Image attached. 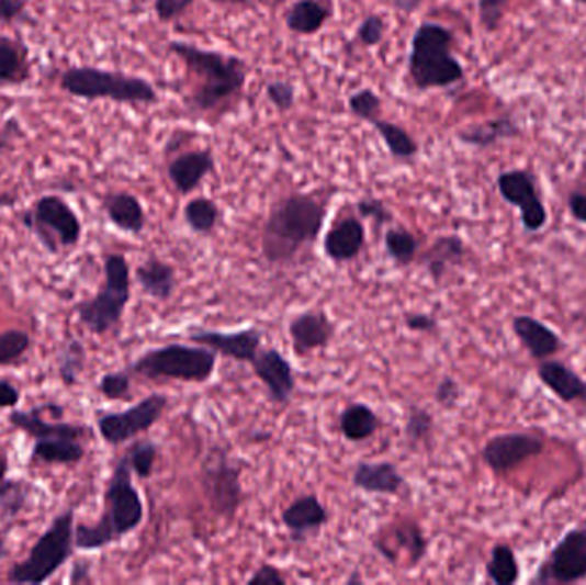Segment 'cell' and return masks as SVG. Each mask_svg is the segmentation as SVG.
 I'll list each match as a JSON object with an SVG mask.
<instances>
[{"label": "cell", "instance_id": "28", "mask_svg": "<svg viewBox=\"0 0 586 585\" xmlns=\"http://www.w3.org/2000/svg\"><path fill=\"white\" fill-rule=\"evenodd\" d=\"M136 282L146 295L165 303L177 289L176 268L158 258H149L136 268Z\"/></svg>", "mask_w": 586, "mask_h": 585}, {"label": "cell", "instance_id": "13", "mask_svg": "<svg viewBox=\"0 0 586 585\" xmlns=\"http://www.w3.org/2000/svg\"><path fill=\"white\" fill-rule=\"evenodd\" d=\"M545 450V440L537 432H505L491 438L482 448V460L494 474H508L527 460L536 459Z\"/></svg>", "mask_w": 586, "mask_h": 585}, {"label": "cell", "instance_id": "26", "mask_svg": "<svg viewBox=\"0 0 586 585\" xmlns=\"http://www.w3.org/2000/svg\"><path fill=\"white\" fill-rule=\"evenodd\" d=\"M465 252V243H463L462 237L441 236L430 244V248L424 252L422 263L426 265L430 279L439 283L448 275L450 268L463 263Z\"/></svg>", "mask_w": 586, "mask_h": 585}, {"label": "cell", "instance_id": "18", "mask_svg": "<svg viewBox=\"0 0 586 585\" xmlns=\"http://www.w3.org/2000/svg\"><path fill=\"white\" fill-rule=\"evenodd\" d=\"M215 166L212 149H194L173 158L167 167V173L180 194H189L198 189L210 173L215 172Z\"/></svg>", "mask_w": 586, "mask_h": 585}, {"label": "cell", "instance_id": "8", "mask_svg": "<svg viewBox=\"0 0 586 585\" xmlns=\"http://www.w3.org/2000/svg\"><path fill=\"white\" fill-rule=\"evenodd\" d=\"M105 282L94 297L76 306L79 322L94 335H105L121 323L131 301V268L124 255H109L103 261Z\"/></svg>", "mask_w": 586, "mask_h": 585}, {"label": "cell", "instance_id": "19", "mask_svg": "<svg viewBox=\"0 0 586 585\" xmlns=\"http://www.w3.org/2000/svg\"><path fill=\"white\" fill-rule=\"evenodd\" d=\"M365 246V227L357 216H345L333 225L323 239V249L335 263L356 260Z\"/></svg>", "mask_w": 586, "mask_h": 585}, {"label": "cell", "instance_id": "61", "mask_svg": "<svg viewBox=\"0 0 586 585\" xmlns=\"http://www.w3.org/2000/svg\"><path fill=\"white\" fill-rule=\"evenodd\" d=\"M576 2H582V4H586V0H576Z\"/></svg>", "mask_w": 586, "mask_h": 585}, {"label": "cell", "instance_id": "58", "mask_svg": "<svg viewBox=\"0 0 586 585\" xmlns=\"http://www.w3.org/2000/svg\"><path fill=\"white\" fill-rule=\"evenodd\" d=\"M9 472L8 457L0 452V481L5 480V475Z\"/></svg>", "mask_w": 586, "mask_h": 585}, {"label": "cell", "instance_id": "49", "mask_svg": "<svg viewBox=\"0 0 586 585\" xmlns=\"http://www.w3.org/2000/svg\"><path fill=\"white\" fill-rule=\"evenodd\" d=\"M462 398V386L454 378L444 376L436 389V402L442 409H453Z\"/></svg>", "mask_w": 586, "mask_h": 585}, {"label": "cell", "instance_id": "21", "mask_svg": "<svg viewBox=\"0 0 586 585\" xmlns=\"http://www.w3.org/2000/svg\"><path fill=\"white\" fill-rule=\"evenodd\" d=\"M512 331L520 340L521 346L528 350V353L539 361L551 358L564 347L560 335L555 334L551 326L533 318V316H515L512 318Z\"/></svg>", "mask_w": 586, "mask_h": 585}, {"label": "cell", "instance_id": "29", "mask_svg": "<svg viewBox=\"0 0 586 585\" xmlns=\"http://www.w3.org/2000/svg\"><path fill=\"white\" fill-rule=\"evenodd\" d=\"M333 9L320 0H297L286 11V29L297 35H316L325 29Z\"/></svg>", "mask_w": 586, "mask_h": 585}, {"label": "cell", "instance_id": "12", "mask_svg": "<svg viewBox=\"0 0 586 585\" xmlns=\"http://www.w3.org/2000/svg\"><path fill=\"white\" fill-rule=\"evenodd\" d=\"M169 407V397L164 393H151L122 413H110L98 419V431L109 445L125 443L137 435L149 431Z\"/></svg>", "mask_w": 586, "mask_h": 585}, {"label": "cell", "instance_id": "27", "mask_svg": "<svg viewBox=\"0 0 586 585\" xmlns=\"http://www.w3.org/2000/svg\"><path fill=\"white\" fill-rule=\"evenodd\" d=\"M32 78L27 48L11 36H0V87H20Z\"/></svg>", "mask_w": 586, "mask_h": 585}, {"label": "cell", "instance_id": "35", "mask_svg": "<svg viewBox=\"0 0 586 585\" xmlns=\"http://www.w3.org/2000/svg\"><path fill=\"white\" fill-rule=\"evenodd\" d=\"M184 221L192 233L207 236L215 230L219 221V209L210 198H194L184 206Z\"/></svg>", "mask_w": 586, "mask_h": 585}, {"label": "cell", "instance_id": "45", "mask_svg": "<svg viewBox=\"0 0 586 585\" xmlns=\"http://www.w3.org/2000/svg\"><path fill=\"white\" fill-rule=\"evenodd\" d=\"M384 33H386V21H384L380 14H369V16L359 24L356 40L360 45L371 48L383 42Z\"/></svg>", "mask_w": 586, "mask_h": 585}, {"label": "cell", "instance_id": "47", "mask_svg": "<svg viewBox=\"0 0 586 585\" xmlns=\"http://www.w3.org/2000/svg\"><path fill=\"white\" fill-rule=\"evenodd\" d=\"M357 212L362 218H368V221L374 222L380 227L393 222V215H391L390 210L377 198H362V200L357 201Z\"/></svg>", "mask_w": 586, "mask_h": 585}, {"label": "cell", "instance_id": "4", "mask_svg": "<svg viewBox=\"0 0 586 585\" xmlns=\"http://www.w3.org/2000/svg\"><path fill=\"white\" fill-rule=\"evenodd\" d=\"M453 32L439 23L415 30L408 56V76L417 90H442L462 81V63L453 56Z\"/></svg>", "mask_w": 586, "mask_h": 585}, {"label": "cell", "instance_id": "6", "mask_svg": "<svg viewBox=\"0 0 586 585\" xmlns=\"http://www.w3.org/2000/svg\"><path fill=\"white\" fill-rule=\"evenodd\" d=\"M75 508H67L52 520L36 539L26 560L9 570L12 584L40 585L54 577L75 551Z\"/></svg>", "mask_w": 586, "mask_h": 585}, {"label": "cell", "instance_id": "14", "mask_svg": "<svg viewBox=\"0 0 586 585\" xmlns=\"http://www.w3.org/2000/svg\"><path fill=\"white\" fill-rule=\"evenodd\" d=\"M497 189L509 205L521 213V224L528 233H539L548 224V210L543 206L536 182L525 170H508L497 177Z\"/></svg>", "mask_w": 586, "mask_h": 585}, {"label": "cell", "instance_id": "40", "mask_svg": "<svg viewBox=\"0 0 586 585\" xmlns=\"http://www.w3.org/2000/svg\"><path fill=\"white\" fill-rule=\"evenodd\" d=\"M124 457L139 480H148V477H151L155 464H157V443H153L149 440L136 441V443L127 448Z\"/></svg>", "mask_w": 586, "mask_h": 585}, {"label": "cell", "instance_id": "20", "mask_svg": "<svg viewBox=\"0 0 586 585\" xmlns=\"http://www.w3.org/2000/svg\"><path fill=\"white\" fill-rule=\"evenodd\" d=\"M329 515L316 495L298 496L282 511L283 526L295 541H304L328 522Z\"/></svg>", "mask_w": 586, "mask_h": 585}, {"label": "cell", "instance_id": "44", "mask_svg": "<svg viewBox=\"0 0 586 585\" xmlns=\"http://www.w3.org/2000/svg\"><path fill=\"white\" fill-rule=\"evenodd\" d=\"M98 390L109 401H127L131 398V374L127 371L103 374Z\"/></svg>", "mask_w": 586, "mask_h": 585}, {"label": "cell", "instance_id": "32", "mask_svg": "<svg viewBox=\"0 0 586 585\" xmlns=\"http://www.w3.org/2000/svg\"><path fill=\"white\" fill-rule=\"evenodd\" d=\"M516 134H518V127H516L515 122L511 119L503 117L460 131L458 138L465 145L487 148V146L494 145L499 139L512 138Z\"/></svg>", "mask_w": 586, "mask_h": 585}, {"label": "cell", "instance_id": "11", "mask_svg": "<svg viewBox=\"0 0 586 585\" xmlns=\"http://www.w3.org/2000/svg\"><path fill=\"white\" fill-rule=\"evenodd\" d=\"M586 578V527L567 530L530 584H575Z\"/></svg>", "mask_w": 586, "mask_h": 585}, {"label": "cell", "instance_id": "17", "mask_svg": "<svg viewBox=\"0 0 586 585\" xmlns=\"http://www.w3.org/2000/svg\"><path fill=\"white\" fill-rule=\"evenodd\" d=\"M289 335L293 352L304 358L313 350L328 347L335 335V325L323 310L305 311L290 322Z\"/></svg>", "mask_w": 586, "mask_h": 585}, {"label": "cell", "instance_id": "53", "mask_svg": "<svg viewBox=\"0 0 586 585\" xmlns=\"http://www.w3.org/2000/svg\"><path fill=\"white\" fill-rule=\"evenodd\" d=\"M405 326L417 334H432L438 330L439 323L435 316L427 313H408L405 315Z\"/></svg>", "mask_w": 586, "mask_h": 585}, {"label": "cell", "instance_id": "46", "mask_svg": "<svg viewBox=\"0 0 586 585\" xmlns=\"http://www.w3.org/2000/svg\"><path fill=\"white\" fill-rule=\"evenodd\" d=\"M511 0H478V21L485 32H496Z\"/></svg>", "mask_w": 586, "mask_h": 585}, {"label": "cell", "instance_id": "15", "mask_svg": "<svg viewBox=\"0 0 586 585\" xmlns=\"http://www.w3.org/2000/svg\"><path fill=\"white\" fill-rule=\"evenodd\" d=\"M262 334L259 328H246L239 331H215L198 330L189 335V340L210 347L216 353H222L225 358L234 359L237 362H249L252 364L256 356L262 346Z\"/></svg>", "mask_w": 586, "mask_h": 585}, {"label": "cell", "instance_id": "24", "mask_svg": "<svg viewBox=\"0 0 586 585\" xmlns=\"http://www.w3.org/2000/svg\"><path fill=\"white\" fill-rule=\"evenodd\" d=\"M44 414V405H38L32 410H12L9 414V423L14 428L21 429L35 440H44V438L55 437H71V438H87L90 435V429L87 426L69 425V423H48L42 417Z\"/></svg>", "mask_w": 586, "mask_h": 585}, {"label": "cell", "instance_id": "57", "mask_svg": "<svg viewBox=\"0 0 586 585\" xmlns=\"http://www.w3.org/2000/svg\"><path fill=\"white\" fill-rule=\"evenodd\" d=\"M90 581V566L82 565L81 572H79L78 566H75V570H72L71 578H69V582H72V584H76V582H88Z\"/></svg>", "mask_w": 586, "mask_h": 585}, {"label": "cell", "instance_id": "5", "mask_svg": "<svg viewBox=\"0 0 586 585\" xmlns=\"http://www.w3.org/2000/svg\"><path fill=\"white\" fill-rule=\"evenodd\" d=\"M64 93L82 100H112L125 105H155L158 93L149 81L102 67L71 66L60 75Z\"/></svg>", "mask_w": 586, "mask_h": 585}, {"label": "cell", "instance_id": "38", "mask_svg": "<svg viewBox=\"0 0 586 585\" xmlns=\"http://www.w3.org/2000/svg\"><path fill=\"white\" fill-rule=\"evenodd\" d=\"M391 536L395 539L396 547L403 548V551L410 558L412 565H417L427 553V539L424 536L422 529L415 522L398 524V526L391 527Z\"/></svg>", "mask_w": 586, "mask_h": 585}, {"label": "cell", "instance_id": "42", "mask_svg": "<svg viewBox=\"0 0 586 585\" xmlns=\"http://www.w3.org/2000/svg\"><path fill=\"white\" fill-rule=\"evenodd\" d=\"M30 347H32V338L26 331H0V365L16 364Z\"/></svg>", "mask_w": 586, "mask_h": 585}, {"label": "cell", "instance_id": "1", "mask_svg": "<svg viewBox=\"0 0 586 585\" xmlns=\"http://www.w3.org/2000/svg\"><path fill=\"white\" fill-rule=\"evenodd\" d=\"M328 209L311 194L293 193L278 201L262 230V256L271 265H289L316 243Z\"/></svg>", "mask_w": 586, "mask_h": 585}, {"label": "cell", "instance_id": "41", "mask_svg": "<svg viewBox=\"0 0 586 585\" xmlns=\"http://www.w3.org/2000/svg\"><path fill=\"white\" fill-rule=\"evenodd\" d=\"M435 432V416L420 405H412L408 410L407 425H405V437L410 447L427 443Z\"/></svg>", "mask_w": 586, "mask_h": 585}, {"label": "cell", "instance_id": "54", "mask_svg": "<svg viewBox=\"0 0 586 585\" xmlns=\"http://www.w3.org/2000/svg\"><path fill=\"white\" fill-rule=\"evenodd\" d=\"M20 401V390L11 381L0 380V409H14Z\"/></svg>", "mask_w": 586, "mask_h": 585}, {"label": "cell", "instance_id": "7", "mask_svg": "<svg viewBox=\"0 0 586 585\" xmlns=\"http://www.w3.org/2000/svg\"><path fill=\"white\" fill-rule=\"evenodd\" d=\"M218 353L210 347L169 344L148 350L131 364L129 371L148 380L185 381V383H206L215 373Z\"/></svg>", "mask_w": 586, "mask_h": 585}, {"label": "cell", "instance_id": "33", "mask_svg": "<svg viewBox=\"0 0 586 585\" xmlns=\"http://www.w3.org/2000/svg\"><path fill=\"white\" fill-rule=\"evenodd\" d=\"M488 581L496 585H515L520 581V563L509 544H496L491 551V558L485 563Z\"/></svg>", "mask_w": 586, "mask_h": 585}, {"label": "cell", "instance_id": "55", "mask_svg": "<svg viewBox=\"0 0 586 585\" xmlns=\"http://www.w3.org/2000/svg\"><path fill=\"white\" fill-rule=\"evenodd\" d=\"M567 206H570L571 215L575 221L586 224V189L585 191H575L570 194L567 200Z\"/></svg>", "mask_w": 586, "mask_h": 585}, {"label": "cell", "instance_id": "36", "mask_svg": "<svg viewBox=\"0 0 586 585\" xmlns=\"http://www.w3.org/2000/svg\"><path fill=\"white\" fill-rule=\"evenodd\" d=\"M384 248L398 267H408L417 258L418 240L407 228H390L384 236Z\"/></svg>", "mask_w": 586, "mask_h": 585}, {"label": "cell", "instance_id": "60", "mask_svg": "<svg viewBox=\"0 0 586 585\" xmlns=\"http://www.w3.org/2000/svg\"><path fill=\"white\" fill-rule=\"evenodd\" d=\"M216 4L250 5V0H213Z\"/></svg>", "mask_w": 586, "mask_h": 585}, {"label": "cell", "instance_id": "2", "mask_svg": "<svg viewBox=\"0 0 586 585\" xmlns=\"http://www.w3.org/2000/svg\"><path fill=\"white\" fill-rule=\"evenodd\" d=\"M105 508L97 524L75 527V547L81 551H97L121 541L142 526L145 505L133 483V469L125 457L119 459L103 495Z\"/></svg>", "mask_w": 586, "mask_h": 585}, {"label": "cell", "instance_id": "59", "mask_svg": "<svg viewBox=\"0 0 586 585\" xmlns=\"http://www.w3.org/2000/svg\"><path fill=\"white\" fill-rule=\"evenodd\" d=\"M8 554L9 550L8 544H5V532L4 530H0V562H2Z\"/></svg>", "mask_w": 586, "mask_h": 585}, {"label": "cell", "instance_id": "10", "mask_svg": "<svg viewBox=\"0 0 586 585\" xmlns=\"http://www.w3.org/2000/svg\"><path fill=\"white\" fill-rule=\"evenodd\" d=\"M201 486L210 507L219 517H235L244 502L239 465L232 464L227 453H210L201 471Z\"/></svg>", "mask_w": 586, "mask_h": 585}, {"label": "cell", "instance_id": "9", "mask_svg": "<svg viewBox=\"0 0 586 585\" xmlns=\"http://www.w3.org/2000/svg\"><path fill=\"white\" fill-rule=\"evenodd\" d=\"M20 218L48 252L72 248L81 239L82 225L78 213L57 194L38 198L32 209L21 213Z\"/></svg>", "mask_w": 586, "mask_h": 585}, {"label": "cell", "instance_id": "37", "mask_svg": "<svg viewBox=\"0 0 586 585\" xmlns=\"http://www.w3.org/2000/svg\"><path fill=\"white\" fill-rule=\"evenodd\" d=\"M87 364V349L78 338H69L57 358V368L64 385L75 386Z\"/></svg>", "mask_w": 586, "mask_h": 585}, {"label": "cell", "instance_id": "31", "mask_svg": "<svg viewBox=\"0 0 586 585\" xmlns=\"http://www.w3.org/2000/svg\"><path fill=\"white\" fill-rule=\"evenodd\" d=\"M381 417L375 414L372 407L362 402H353L347 405L340 416L341 435L348 441L359 443V441L369 440L380 431Z\"/></svg>", "mask_w": 586, "mask_h": 585}, {"label": "cell", "instance_id": "30", "mask_svg": "<svg viewBox=\"0 0 586 585\" xmlns=\"http://www.w3.org/2000/svg\"><path fill=\"white\" fill-rule=\"evenodd\" d=\"M84 457V447L79 438L55 437L35 440L32 462L54 465H75Z\"/></svg>", "mask_w": 586, "mask_h": 585}, {"label": "cell", "instance_id": "34", "mask_svg": "<svg viewBox=\"0 0 586 585\" xmlns=\"http://www.w3.org/2000/svg\"><path fill=\"white\" fill-rule=\"evenodd\" d=\"M371 124L393 157L398 158V160H412V158L417 157L418 145L405 127L380 117L374 119Z\"/></svg>", "mask_w": 586, "mask_h": 585}, {"label": "cell", "instance_id": "43", "mask_svg": "<svg viewBox=\"0 0 586 585\" xmlns=\"http://www.w3.org/2000/svg\"><path fill=\"white\" fill-rule=\"evenodd\" d=\"M348 109L360 121H365L371 124L374 119L380 117L381 109H383V100L380 94L372 91L371 88H362L350 94L348 99Z\"/></svg>", "mask_w": 586, "mask_h": 585}, {"label": "cell", "instance_id": "52", "mask_svg": "<svg viewBox=\"0 0 586 585\" xmlns=\"http://www.w3.org/2000/svg\"><path fill=\"white\" fill-rule=\"evenodd\" d=\"M27 0H0V26L18 23L26 12Z\"/></svg>", "mask_w": 586, "mask_h": 585}, {"label": "cell", "instance_id": "50", "mask_svg": "<svg viewBox=\"0 0 586 585\" xmlns=\"http://www.w3.org/2000/svg\"><path fill=\"white\" fill-rule=\"evenodd\" d=\"M192 4L194 0H155V12L161 23H170L179 20Z\"/></svg>", "mask_w": 586, "mask_h": 585}, {"label": "cell", "instance_id": "51", "mask_svg": "<svg viewBox=\"0 0 586 585\" xmlns=\"http://www.w3.org/2000/svg\"><path fill=\"white\" fill-rule=\"evenodd\" d=\"M286 577L282 570L273 565H262L250 575L247 585H285Z\"/></svg>", "mask_w": 586, "mask_h": 585}, {"label": "cell", "instance_id": "25", "mask_svg": "<svg viewBox=\"0 0 586 585\" xmlns=\"http://www.w3.org/2000/svg\"><path fill=\"white\" fill-rule=\"evenodd\" d=\"M103 210L109 221L122 233L137 236L145 230V209H143L142 201L137 200L134 194L125 193V191L106 194L103 200Z\"/></svg>", "mask_w": 586, "mask_h": 585}, {"label": "cell", "instance_id": "16", "mask_svg": "<svg viewBox=\"0 0 586 585\" xmlns=\"http://www.w3.org/2000/svg\"><path fill=\"white\" fill-rule=\"evenodd\" d=\"M256 376L264 383L274 404H286L295 390V373L289 359L274 347L261 349L252 361Z\"/></svg>", "mask_w": 586, "mask_h": 585}, {"label": "cell", "instance_id": "56", "mask_svg": "<svg viewBox=\"0 0 586 585\" xmlns=\"http://www.w3.org/2000/svg\"><path fill=\"white\" fill-rule=\"evenodd\" d=\"M422 4L424 0H393L396 11L403 12V14H412Z\"/></svg>", "mask_w": 586, "mask_h": 585}, {"label": "cell", "instance_id": "39", "mask_svg": "<svg viewBox=\"0 0 586 585\" xmlns=\"http://www.w3.org/2000/svg\"><path fill=\"white\" fill-rule=\"evenodd\" d=\"M30 486L24 481L5 480L0 481V517L2 519H14L26 507Z\"/></svg>", "mask_w": 586, "mask_h": 585}, {"label": "cell", "instance_id": "3", "mask_svg": "<svg viewBox=\"0 0 586 585\" xmlns=\"http://www.w3.org/2000/svg\"><path fill=\"white\" fill-rule=\"evenodd\" d=\"M169 50L188 66L198 85L191 94L195 111L210 112L234 99L247 81V66L240 57L206 50L185 42H169Z\"/></svg>", "mask_w": 586, "mask_h": 585}, {"label": "cell", "instance_id": "22", "mask_svg": "<svg viewBox=\"0 0 586 585\" xmlns=\"http://www.w3.org/2000/svg\"><path fill=\"white\" fill-rule=\"evenodd\" d=\"M537 376L564 404L586 402V381L563 361L543 359L537 365Z\"/></svg>", "mask_w": 586, "mask_h": 585}, {"label": "cell", "instance_id": "23", "mask_svg": "<svg viewBox=\"0 0 586 585\" xmlns=\"http://www.w3.org/2000/svg\"><path fill=\"white\" fill-rule=\"evenodd\" d=\"M352 484L360 492L372 495H398L405 486V477L391 462H359L352 475Z\"/></svg>", "mask_w": 586, "mask_h": 585}, {"label": "cell", "instance_id": "48", "mask_svg": "<svg viewBox=\"0 0 586 585\" xmlns=\"http://www.w3.org/2000/svg\"><path fill=\"white\" fill-rule=\"evenodd\" d=\"M267 94L274 109L289 112L295 105V87L289 81H270L267 85Z\"/></svg>", "mask_w": 586, "mask_h": 585}]
</instances>
